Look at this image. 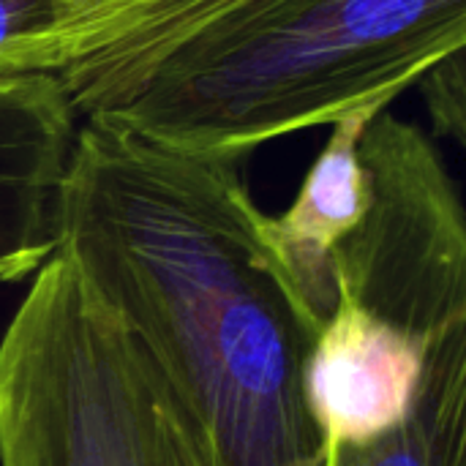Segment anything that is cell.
<instances>
[{
  "instance_id": "obj_5",
  "label": "cell",
  "mask_w": 466,
  "mask_h": 466,
  "mask_svg": "<svg viewBox=\"0 0 466 466\" xmlns=\"http://www.w3.org/2000/svg\"><path fill=\"white\" fill-rule=\"evenodd\" d=\"M63 57L57 79L79 112L202 19L235 0H49Z\"/></svg>"
},
{
  "instance_id": "obj_4",
  "label": "cell",
  "mask_w": 466,
  "mask_h": 466,
  "mask_svg": "<svg viewBox=\"0 0 466 466\" xmlns=\"http://www.w3.org/2000/svg\"><path fill=\"white\" fill-rule=\"evenodd\" d=\"M76 128L57 74L0 79V281H25L55 254L57 191Z\"/></svg>"
},
{
  "instance_id": "obj_8",
  "label": "cell",
  "mask_w": 466,
  "mask_h": 466,
  "mask_svg": "<svg viewBox=\"0 0 466 466\" xmlns=\"http://www.w3.org/2000/svg\"><path fill=\"white\" fill-rule=\"evenodd\" d=\"M420 93L437 137L466 142V63L464 49L431 66L420 79Z\"/></svg>"
},
{
  "instance_id": "obj_2",
  "label": "cell",
  "mask_w": 466,
  "mask_h": 466,
  "mask_svg": "<svg viewBox=\"0 0 466 466\" xmlns=\"http://www.w3.org/2000/svg\"><path fill=\"white\" fill-rule=\"evenodd\" d=\"M466 49V0H235L98 93L161 147L243 161L265 142L388 106Z\"/></svg>"
},
{
  "instance_id": "obj_6",
  "label": "cell",
  "mask_w": 466,
  "mask_h": 466,
  "mask_svg": "<svg viewBox=\"0 0 466 466\" xmlns=\"http://www.w3.org/2000/svg\"><path fill=\"white\" fill-rule=\"evenodd\" d=\"M325 466H466V325L437 347L410 418L366 442L330 448Z\"/></svg>"
},
{
  "instance_id": "obj_1",
  "label": "cell",
  "mask_w": 466,
  "mask_h": 466,
  "mask_svg": "<svg viewBox=\"0 0 466 466\" xmlns=\"http://www.w3.org/2000/svg\"><path fill=\"white\" fill-rule=\"evenodd\" d=\"M240 164L82 120L55 254L147 350L210 466H325L303 388L319 317Z\"/></svg>"
},
{
  "instance_id": "obj_7",
  "label": "cell",
  "mask_w": 466,
  "mask_h": 466,
  "mask_svg": "<svg viewBox=\"0 0 466 466\" xmlns=\"http://www.w3.org/2000/svg\"><path fill=\"white\" fill-rule=\"evenodd\" d=\"M55 8L49 0H0V79L60 74Z\"/></svg>"
},
{
  "instance_id": "obj_3",
  "label": "cell",
  "mask_w": 466,
  "mask_h": 466,
  "mask_svg": "<svg viewBox=\"0 0 466 466\" xmlns=\"http://www.w3.org/2000/svg\"><path fill=\"white\" fill-rule=\"evenodd\" d=\"M0 466H210L147 350L57 254L0 339Z\"/></svg>"
}]
</instances>
